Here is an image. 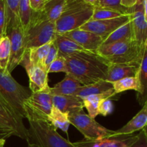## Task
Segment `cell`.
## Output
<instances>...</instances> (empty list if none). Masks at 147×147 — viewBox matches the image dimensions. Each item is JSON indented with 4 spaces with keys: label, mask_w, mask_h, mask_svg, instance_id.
<instances>
[{
    "label": "cell",
    "mask_w": 147,
    "mask_h": 147,
    "mask_svg": "<svg viewBox=\"0 0 147 147\" xmlns=\"http://www.w3.org/2000/svg\"><path fill=\"white\" fill-rule=\"evenodd\" d=\"M69 74L83 86L106 80L109 63L96 53L79 52L65 57Z\"/></svg>",
    "instance_id": "1"
},
{
    "label": "cell",
    "mask_w": 147,
    "mask_h": 147,
    "mask_svg": "<svg viewBox=\"0 0 147 147\" xmlns=\"http://www.w3.org/2000/svg\"><path fill=\"white\" fill-rule=\"evenodd\" d=\"M146 47H141L136 40H127L101 45L96 51L109 63H127L139 66Z\"/></svg>",
    "instance_id": "2"
},
{
    "label": "cell",
    "mask_w": 147,
    "mask_h": 147,
    "mask_svg": "<svg viewBox=\"0 0 147 147\" xmlns=\"http://www.w3.org/2000/svg\"><path fill=\"white\" fill-rule=\"evenodd\" d=\"M29 128L27 143L40 147H78L74 143L63 138L45 119L27 116Z\"/></svg>",
    "instance_id": "3"
},
{
    "label": "cell",
    "mask_w": 147,
    "mask_h": 147,
    "mask_svg": "<svg viewBox=\"0 0 147 147\" xmlns=\"http://www.w3.org/2000/svg\"><path fill=\"white\" fill-rule=\"evenodd\" d=\"M30 89L20 85L11 73L0 70V100L22 119H26L24 101L31 95Z\"/></svg>",
    "instance_id": "4"
},
{
    "label": "cell",
    "mask_w": 147,
    "mask_h": 147,
    "mask_svg": "<svg viewBox=\"0 0 147 147\" xmlns=\"http://www.w3.org/2000/svg\"><path fill=\"white\" fill-rule=\"evenodd\" d=\"M55 34V23L40 20L32 15L30 27L24 33L26 50L40 47L53 41Z\"/></svg>",
    "instance_id": "5"
},
{
    "label": "cell",
    "mask_w": 147,
    "mask_h": 147,
    "mask_svg": "<svg viewBox=\"0 0 147 147\" xmlns=\"http://www.w3.org/2000/svg\"><path fill=\"white\" fill-rule=\"evenodd\" d=\"M93 11V6L88 4L65 9L55 22V32L65 34L80 28L90 20Z\"/></svg>",
    "instance_id": "6"
},
{
    "label": "cell",
    "mask_w": 147,
    "mask_h": 147,
    "mask_svg": "<svg viewBox=\"0 0 147 147\" xmlns=\"http://www.w3.org/2000/svg\"><path fill=\"white\" fill-rule=\"evenodd\" d=\"M70 124L74 126L86 140L98 141L111 138L113 130L106 129L85 112L69 116Z\"/></svg>",
    "instance_id": "7"
},
{
    "label": "cell",
    "mask_w": 147,
    "mask_h": 147,
    "mask_svg": "<svg viewBox=\"0 0 147 147\" xmlns=\"http://www.w3.org/2000/svg\"><path fill=\"white\" fill-rule=\"evenodd\" d=\"M24 110L27 116H32L38 119H45L53 109V95L50 88L46 90L32 93L30 97L24 101Z\"/></svg>",
    "instance_id": "8"
},
{
    "label": "cell",
    "mask_w": 147,
    "mask_h": 147,
    "mask_svg": "<svg viewBox=\"0 0 147 147\" xmlns=\"http://www.w3.org/2000/svg\"><path fill=\"white\" fill-rule=\"evenodd\" d=\"M0 129L9 132L12 136H16L27 141L28 131L23 123V120L16 114L11 109L0 100Z\"/></svg>",
    "instance_id": "9"
},
{
    "label": "cell",
    "mask_w": 147,
    "mask_h": 147,
    "mask_svg": "<svg viewBox=\"0 0 147 147\" xmlns=\"http://www.w3.org/2000/svg\"><path fill=\"white\" fill-rule=\"evenodd\" d=\"M25 69L29 78V88L32 93L43 91L50 88L48 86V73L39 65H34L29 60L27 50L20 63Z\"/></svg>",
    "instance_id": "10"
},
{
    "label": "cell",
    "mask_w": 147,
    "mask_h": 147,
    "mask_svg": "<svg viewBox=\"0 0 147 147\" xmlns=\"http://www.w3.org/2000/svg\"><path fill=\"white\" fill-rule=\"evenodd\" d=\"M132 31L134 40L141 47L147 46V16L144 14L143 7V0L128 11Z\"/></svg>",
    "instance_id": "11"
},
{
    "label": "cell",
    "mask_w": 147,
    "mask_h": 147,
    "mask_svg": "<svg viewBox=\"0 0 147 147\" xmlns=\"http://www.w3.org/2000/svg\"><path fill=\"white\" fill-rule=\"evenodd\" d=\"M7 35L9 38L11 45L10 57L7 71L11 73L17 66L20 65V62L24 57L27 50L24 45V32L20 26L10 29L7 32Z\"/></svg>",
    "instance_id": "12"
},
{
    "label": "cell",
    "mask_w": 147,
    "mask_h": 147,
    "mask_svg": "<svg viewBox=\"0 0 147 147\" xmlns=\"http://www.w3.org/2000/svg\"><path fill=\"white\" fill-rule=\"evenodd\" d=\"M129 20V14L109 20H89L80 29L94 33L105 39L114 30L124 24Z\"/></svg>",
    "instance_id": "13"
},
{
    "label": "cell",
    "mask_w": 147,
    "mask_h": 147,
    "mask_svg": "<svg viewBox=\"0 0 147 147\" xmlns=\"http://www.w3.org/2000/svg\"><path fill=\"white\" fill-rule=\"evenodd\" d=\"M63 34L76 42L85 50L91 53H96L97 50L103 44L104 40V38L100 36L80 28L67 32Z\"/></svg>",
    "instance_id": "14"
},
{
    "label": "cell",
    "mask_w": 147,
    "mask_h": 147,
    "mask_svg": "<svg viewBox=\"0 0 147 147\" xmlns=\"http://www.w3.org/2000/svg\"><path fill=\"white\" fill-rule=\"evenodd\" d=\"M147 123V103L142 106V109L134 116L125 126L116 131H113L111 138L129 136L134 132L141 131L146 127ZM111 139V138H110Z\"/></svg>",
    "instance_id": "15"
},
{
    "label": "cell",
    "mask_w": 147,
    "mask_h": 147,
    "mask_svg": "<svg viewBox=\"0 0 147 147\" xmlns=\"http://www.w3.org/2000/svg\"><path fill=\"white\" fill-rule=\"evenodd\" d=\"M53 105L69 116L84 112L83 99L76 96H53Z\"/></svg>",
    "instance_id": "16"
},
{
    "label": "cell",
    "mask_w": 147,
    "mask_h": 147,
    "mask_svg": "<svg viewBox=\"0 0 147 147\" xmlns=\"http://www.w3.org/2000/svg\"><path fill=\"white\" fill-rule=\"evenodd\" d=\"M65 4V0H47L39 11H33L32 16L42 20H48L55 23L60 17Z\"/></svg>",
    "instance_id": "17"
},
{
    "label": "cell",
    "mask_w": 147,
    "mask_h": 147,
    "mask_svg": "<svg viewBox=\"0 0 147 147\" xmlns=\"http://www.w3.org/2000/svg\"><path fill=\"white\" fill-rule=\"evenodd\" d=\"M139 66L127 63H109L106 80L112 83L128 77H135Z\"/></svg>",
    "instance_id": "18"
},
{
    "label": "cell",
    "mask_w": 147,
    "mask_h": 147,
    "mask_svg": "<svg viewBox=\"0 0 147 147\" xmlns=\"http://www.w3.org/2000/svg\"><path fill=\"white\" fill-rule=\"evenodd\" d=\"M83 85L72 75L66 73L63 80L50 88L53 96H73Z\"/></svg>",
    "instance_id": "19"
},
{
    "label": "cell",
    "mask_w": 147,
    "mask_h": 147,
    "mask_svg": "<svg viewBox=\"0 0 147 147\" xmlns=\"http://www.w3.org/2000/svg\"><path fill=\"white\" fill-rule=\"evenodd\" d=\"M53 42L58 50L59 57H65L76 53L86 51L81 46L63 34L56 33Z\"/></svg>",
    "instance_id": "20"
},
{
    "label": "cell",
    "mask_w": 147,
    "mask_h": 147,
    "mask_svg": "<svg viewBox=\"0 0 147 147\" xmlns=\"http://www.w3.org/2000/svg\"><path fill=\"white\" fill-rule=\"evenodd\" d=\"M136 77L139 86L136 99L142 106L147 103V50L144 52Z\"/></svg>",
    "instance_id": "21"
},
{
    "label": "cell",
    "mask_w": 147,
    "mask_h": 147,
    "mask_svg": "<svg viewBox=\"0 0 147 147\" xmlns=\"http://www.w3.org/2000/svg\"><path fill=\"white\" fill-rule=\"evenodd\" d=\"M113 89L112 84L106 80H100L91 84L82 86L79 88L73 96L83 99L92 95H97L105 93L109 90Z\"/></svg>",
    "instance_id": "22"
},
{
    "label": "cell",
    "mask_w": 147,
    "mask_h": 147,
    "mask_svg": "<svg viewBox=\"0 0 147 147\" xmlns=\"http://www.w3.org/2000/svg\"><path fill=\"white\" fill-rule=\"evenodd\" d=\"M116 96L113 89L105 93L97 95H92L83 99V107L86 108L90 117L95 119L98 115V106L100 102L105 98H112Z\"/></svg>",
    "instance_id": "23"
},
{
    "label": "cell",
    "mask_w": 147,
    "mask_h": 147,
    "mask_svg": "<svg viewBox=\"0 0 147 147\" xmlns=\"http://www.w3.org/2000/svg\"><path fill=\"white\" fill-rule=\"evenodd\" d=\"M6 13V34L13 27H20L19 5L20 0H4ZM21 27V26H20Z\"/></svg>",
    "instance_id": "24"
},
{
    "label": "cell",
    "mask_w": 147,
    "mask_h": 147,
    "mask_svg": "<svg viewBox=\"0 0 147 147\" xmlns=\"http://www.w3.org/2000/svg\"><path fill=\"white\" fill-rule=\"evenodd\" d=\"M127 40H134L133 31H132L130 20L124 24L114 30L108 37H106L103 40L102 45H108Z\"/></svg>",
    "instance_id": "25"
},
{
    "label": "cell",
    "mask_w": 147,
    "mask_h": 147,
    "mask_svg": "<svg viewBox=\"0 0 147 147\" xmlns=\"http://www.w3.org/2000/svg\"><path fill=\"white\" fill-rule=\"evenodd\" d=\"M47 121L55 129H61L65 133H67L70 125L68 113L62 112L54 106H53L51 112L47 116Z\"/></svg>",
    "instance_id": "26"
},
{
    "label": "cell",
    "mask_w": 147,
    "mask_h": 147,
    "mask_svg": "<svg viewBox=\"0 0 147 147\" xmlns=\"http://www.w3.org/2000/svg\"><path fill=\"white\" fill-rule=\"evenodd\" d=\"M53 41L40 46V47L27 50L29 60L32 64L34 65L41 66L43 67V63L48 54Z\"/></svg>",
    "instance_id": "27"
},
{
    "label": "cell",
    "mask_w": 147,
    "mask_h": 147,
    "mask_svg": "<svg viewBox=\"0 0 147 147\" xmlns=\"http://www.w3.org/2000/svg\"><path fill=\"white\" fill-rule=\"evenodd\" d=\"M32 15V10L30 7V0H20L19 17L20 26L23 32H25L30 25Z\"/></svg>",
    "instance_id": "28"
},
{
    "label": "cell",
    "mask_w": 147,
    "mask_h": 147,
    "mask_svg": "<svg viewBox=\"0 0 147 147\" xmlns=\"http://www.w3.org/2000/svg\"><path fill=\"white\" fill-rule=\"evenodd\" d=\"M111 83L112 84L113 89L116 95L123 93L126 90H133L137 92L139 90L137 78L136 76L124 78H122L117 81L112 82Z\"/></svg>",
    "instance_id": "29"
},
{
    "label": "cell",
    "mask_w": 147,
    "mask_h": 147,
    "mask_svg": "<svg viewBox=\"0 0 147 147\" xmlns=\"http://www.w3.org/2000/svg\"><path fill=\"white\" fill-rule=\"evenodd\" d=\"M10 40L8 36L5 35L0 39V70L5 73L7 71L10 57Z\"/></svg>",
    "instance_id": "30"
},
{
    "label": "cell",
    "mask_w": 147,
    "mask_h": 147,
    "mask_svg": "<svg viewBox=\"0 0 147 147\" xmlns=\"http://www.w3.org/2000/svg\"><path fill=\"white\" fill-rule=\"evenodd\" d=\"M135 136H124L100 140V147H129L136 139Z\"/></svg>",
    "instance_id": "31"
},
{
    "label": "cell",
    "mask_w": 147,
    "mask_h": 147,
    "mask_svg": "<svg viewBox=\"0 0 147 147\" xmlns=\"http://www.w3.org/2000/svg\"><path fill=\"white\" fill-rule=\"evenodd\" d=\"M123 15H126V14L116 10L93 7V14L90 20H109V19L116 18V17H119Z\"/></svg>",
    "instance_id": "32"
},
{
    "label": "cell",
    "mask_w": 147,
    "mask_h": 147,
    "mask_svg": "<svg viewBox=\"0 0 147 147\" xmlns=\"http://www.w3.org/2000/svg\"><path fill=\"white\" fill-rule=\"evenodd\" d=\"M94 7H100L110 9L116 10L124 14H129V9L123 7L121 4V0H96L93 4Z\"/></svg>",
    "instance_id": "33"
},
{
    "label": "cell",
    "mask_w": 147,
    "mask_h": 147,
    "mask_svg": "<svg viewBox=\"0 0 147 147\" xmlns=\"http://www.w3.org/2000/svg\"><path fill=\"white\" fill-rule=\"evenodd\" d=\"M67 73V65H66V60L65 58L63 57H57L51 65H50L47 73Z\"/></svg>",
    "instance_id": "34"
},
{
    "label": "cell",
    "mask_w": 147,
    "mask_h": 147,
    "mask_svg": "<svg viewBox=\"0 0 147 147\" xmlns=\"http://www.w3.org/2000/svg\"><path fill=\"white\" fill-rule=\"evenodd\" d=\"M114 110V105L111 98L103 99L100 102L98 106V115L103 116H107L111 114Z\"/></svg>",
    "instance_id": "35"
},
{
    "label": "cell",
    "mask_w": 147,
    "mask_h": 147,
    "mask_svg": "<svg viewBox=\"0 0 147 147\" xmlns=\"http://www.w3.org/2000/svg\"><path fill=\"white\" fill-rule=\"evenodd\" d=\"M57 57H58V50H57V48L55 46V45L54 42L53 41L51 46H50L48 54H47V57H46L45 60L44 61V63H43V68L47 72L51 63H53Z\"/></svg>",
    "instance_id": "36"
},
{
    "label": "cell",
    "mask_w": 147,
    "mask_h": 147,
    "mask_svg": "<svg viewBox=\"0 0 147 147\" xmlns=\"http://www.w3.org/2000/svg\"><path fill=\"white\" fill-rule=\"evenodd\" d=\"M129 147H147L146 127L144 128L136 134V139Z\"/></svg>",
    "instance_id": "37"
},
{
    "label": "cell",
    "mask_w": 147,
    "mask_h": 147,
    "mask_svg": "<svg viewBox=\"0 0 147 147\" xmlns=\"http://www.w3.org/2000/svg\"><path fill=\"white\" fill-rule=\"evenodd\" d=\"M6 34V13L4 0H0V39Z\"/></svg>",
    "instance_id": "38"
},
{
    "label": "cell",
    "mask_w": 147,
    "mask_h": 147,
    "mask_svg": "<svg viewBox=\"0 0 147 147\" xmlns=\"http://www.w3.org/2000/svg\"><path fill=\"white\" fill-rule=\"evenodd\" d=\"M45 0H30V7L33 11H39L42 8Z\"/></svg>",
    "instance_id": "39"
},
{
    "label": "cell",
    "mask_w": 147,
    "mask_h": 147,
    "mask_svg": "<svg viewBox=\"0 0 147 147\" xmlns=\"http://www.w3.org/2000/svg\"><path fill=\"white\" fill-rule=\"evenodd\" d=\"M142 1V0H121V4L123 7L130 9Z\"/></svg>",
    "instance_id": "40"
},
{
    "label": "cell",
    "mask_w": 147,
    "mask_h": 147,
    "mask_svg": "<svg viewBox=\"0 0 147 147\" xmlns=\"http://www.w3.org/2000/svg\"><path fill=\"white\" fill-rule=\"evenodd\" d=\"M11 136H12V134H11V133L7 131H4L3 130V129H0V139H7Z\"/></svg>",
    "instance_id": "41"
},
{
    "label": "cell",
    "mask_w": 147,
    "mask_h": 147,
    "mask_svg": "<svg viewBox=\"0 0 147 147\" xmlns=\"http://www.w3.org/2000/svg\"><path fill=\"white\" fill-rule=\"evenodd\" d=\"M82 1H84L85 3H86V4H90V5L93 6V4H94L95 1H96V0H82Z\"/></svg>",
    "instance_id": "42"
},
{
    "label": "cell",
    "mask_w": 147,
    "mask_h": 147,
    "mask_svg": "<svg viewBox=\"0 0 147 147\" xmlns=\"http://www.w3.org/2000/svg\"><path fill=\"white\" fill-rule=\"evenodd\" d=\"M6 143V139H0V147H4Z\"/></svg>",
    "instance_id": "43"
},
{
    "label": "cell",
    "mask_w": 147,
    "mask_h": 147,
    "mask_svg": "<svg viewBox=\"0 0 147 147\" xmlns=\"http://www.w3.org/2000/svg\"><path fill=\"white\" fill-rule=\"evenodd\" d=\"M27 147H40V146H37V145L36 144H28V146Z\"/></svg>",
    "instance_id": "44"
},
{
    "label": "cell",
    "mask_w": 147,
    "mask_h": 147,
    "mask_svg": "<svg viewBox=\"0 0 147 147\" xmlns=\"http://www.w3.org/2000/svg\"><path fill=\"white\" fill-rule=\"evenodd\" d=\"M45 1H47V0H45Z\"/></svg>",
    "instance_id": "45"
}]
</instances>
